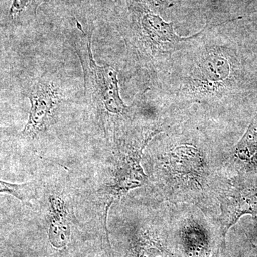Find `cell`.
I'll list each match as a JSON object with an SVG mask.
<instances>
[{
    "mask_svg": "<svg viewBox=\"0 0 257 257\" xmlns=\"http://www.w3.org/2000/svg\"><path fill=\"white\" fill-rule=\"evenodd\" d=\"M220 246L216 248L215 250L214 251V253H213L212 256L211 257H219V251H220Z\"/></svg>",
    "mask_w": 257,
    "mask_h": 257,
    "instance_id": "obj_11",
    "label": "cell"
},
{
    "mask_svg": "<svg viewBox=\"0 0 257 257\" xmlns=\"http://www.w3.org/2000/svg\"><path fill=\"white\" fill-rule=\"evenodd\" d=\"M149 8H167L173 5L174 0H140Z\"/></svg>",
    "mask_w": 257,
    "mask_h": 257,
    "instance_id": "obj_10",
    "label": "cell"
},
{
    "mask_svg": "<svg viewBox=\"0 0 257 257\" xmlns=\"http://www.w3.org/2000/svg\"><path fill=\"white\" fill-rule=\"evenodd\" d=\"M194 61L183 86L184 94L191 97H216L224 93L230 84L233 69L222 49L205 47Z\"/></svg>",
    "mask_w": 257,
    "mask_h": 257,
    "instance_id": "obj_2",
    "label": "cell"
},
{
    "mask_svg": "<svg viewBox=\"0 0 257 257\" xmlns=\"http://www.w3.org/2000/svg\"><path fill=\"white\" fill-rule=\"evenodd\" d=\"M91 40L92 32L82 39L77 51L84 70L86 94L103 112L125 114L128 107L120 96L118 72L109 66L96 64Z\"/></svg>",
    "mask_w": 257,
    "mask_h": 257,
    "instance_id": "obj_1",
    "label": "cell"
},
{
    "mask_svg": "<svg viewBox=\"0 0 257 257\" xmlns=\"http://www.w3.org/2000/svg\"><path fill=\"white\" fill-rule=\"evenodd\" d=\"M231 162L237 175L257 173V114L234 147Z\"/></svg>",
    "mask_w": 257,
    "mask_h": 257,
    "instance_id": "obj_6",
    "label": "cell"
},
{
    "mask_svg": "<svg viewBox=\"0 0 257 257\" xmlns=\"http://www.w3.org/2000/svg\"><path fill=\"white\" fill-rule=\"evenodd\" d=\"M0 193L11 194L23 204H30V202L36 194V187L33 182L17 184L9 183L0 179Z\"/></svg>",
    "mask_w": 257,
    "mask_h": 257,
    "instance_id": "obj_8",
    "label": "cell"
},
{
    "mask_svg": "<svg viewBox=\"0 0 257 257\" xmlns=\"http://www.w3.org/2000/svg\"><path fill=\"white\" fill-rule=\"evenodd\" d=\"M31 109L23 135L33 138L50 124L54 110L62 97L60 89L48 79H40L30 89Z\"/></svg>",
    "mask_w": 257,
    "mask_h": 257,
    "instance_id": "obj_5",
    "label": "cell"
},
{
    "mask_svg": "<svg viewBox=\"0 0 257 257\" xmlns=\"http://www.w3.org/2000/svg\"><path fill=\"white\" fill-rule=\"evenodd\" d=\"M219 199L223 245L228 231L241 216L249 214L257 218V173L236 175L224 181L219 189Z\"/></svg>",
    "mask_w": 257,
    "mask_h": 257,
    "instance_id": "obj_4",
    "label": "cell"
},
{
    "mask_svg": "<svg viewBox=\"0 0 257 257\" xmlns=\"http://www.w3.org/2000/svg\"><path fill=\"white\" fill-rule=\"evenodd\" d=\"M34 3H40V0H13L10 10V15L12 18H16L30 5Z\"/></svg>",
    "mask_w": 257,
    "mask_h": 257,
    "instance_id": "obj_9",
    "label": "cell"
},
{
    "mask_svg": "<svg viewBox=\"0 0 257 257\" xmlns=\"http://www.w3.org/2000/svg\"><path fill=\"white\" fill-rule=\"evenodd\" d=\"M132 18L144 45L153 55H172L184 42L193 40L203 30L191 37H180L174 30L173 23H167L140 0H128Z\"/></svg>",
    "mask_w": 257,
    "mask_h": 257,
    "instance_id": "obj_3",
    "label": "cell"
},
{
    "mask_svg": "<svg viewBox=\"0 0 257 257\" xmlns=\"http://www.w3.org/2000/svg\"><path fill=\"white\" fill-rule=\"evenodd\" d=\"M50 205V243L55 247H64L68 243L70 236L68 219L73 217V215L60 198L51 197Z\"/></svg>",
    "mask_w": 257,
    "mask_h": 257,
    "instance_id": "obj_7",
    "label": "cell"
}]
</instances>
